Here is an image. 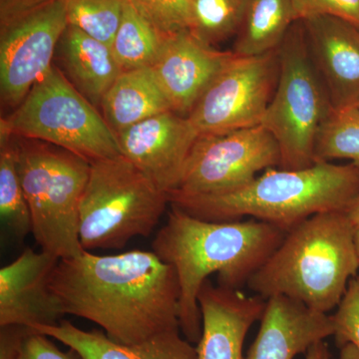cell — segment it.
<instances>
[{
	"label": "cell",
	"instance_id": "cell-33",
	"mask_svg": "<svg viewBox=\"0 0 359 359\" xmlns=\"http://www.w3.org/2000/svg\"><path fill=\"white\" fill-rule=\"evenodd\" d=\"M347 218L351 219V223L355 228H359V195L356 196L351 204L347 205L346 209L344 210Z\"/></svg>",
	"mask_w": 359,
	"mask_h": 359
},
{
	"label": "cell",
	"instance_id": "cell-12",
	"mask_svg": "<svg viewBox=\"0 0 359 359\" xmlns=\"http://www.w3.org/2000/svg\"><path fill=\"white\" fill-rule=\"evenodd\" d=\"M116 138L120 154L170 195L178 187L199 135L188 117L167 111L120 132Z\"/></svg>",
	"mask_w": 359,
	"mask_h": 359
},
{
	"label": "cell",
	"instance_id": "cell-30",
	"mask_svg": "<svg viewBox=\"0 0 359 359\" xmlns=\"http://www.w3.org/2000/svg\"><path fill=\"white\" fill-rule=\"evenodd\" d=\"M50 339L32 328L23 340L18 359H82L73 349L61 351Z\"/></svg>",
	"mask_w": 359,
	"mask_h": 359
},
{
	"label": "cell",
	"instance_id": "cell-20",
	"mask_svg": "<svg viewBox=\"0 0 359 359\" xmlns=\"http://www.w3.org/2000/svg\"><path fill=\"white\" fill-rule=\"evenodd\" d=\"M115 135L148 118L172 111L151 68L123 71L100 105Z\"/></svg>",
	"mask_w": 359,
	"mask_h": 359
},
{
	"label": "cell",
	"instance_id": "cell-7",
	"mask_svg": "<svg viewBox=\"0 0 359 359\" xmlns=\"http://www.w3.org/2000/svg\"><path fill=\"white\" fill-rule=\"evenodd\" d=\"M276 51L278 83L259 125L280 147V168L304 169L316 162V138L332 107L311 62L302 21L292 25Z\"/></svg>",
	"mask_w": 359,
	"mask_h": 359
},
{
	"label": "cell",
	"instance_id": "cell-28",
	"mask_svg": "<svg viewBox=\"0 0 359 359\" xmlns=\"http://www.w3.org/2000/svg\"><path fill=\"white\" fill-rule=\"evenodd\" d=\"M335 346L353 344L359 349V276L351 278L346 294L332 314Z\"/></svg>",
	"mask_w": 359,
	"mask_h": 359
},
{
	"label": "cell",
	"instance_id": "cell-19",
	"mask_svg": "<svg viewBox=\"0 0 359 359\" xmlns=\"http://www.w3.org/2000/svg\"><path fill=\"white\" fill-rule=\"evenodd\" d=\"M55 55L65 76L95 107L123 72L110 45L67 25Z\"/></svg>",
	"mask_w": 359,
	"mask_h": 359
},
{
	"label": "cell",
	"instance_id": "cell-36",
	"mask_svg": "<svg viewBox=\"0 0 359 359\" xmlns=\"http://www.w3.org/2000/svg\"><path fill=\"white\" fill-rule=\"evenodd\" d=\"M356 107H358L359 108V102L358 104H356Z\"/></svg>",
	"mask_w": 359,
	"mask_h": 359
},
{
	"label": "cell",
	"instance_id": "cell-21",
	"mask_svg": "<svg viewBox=\"0 0 359 359\" xmlns=\"http://www.w3.org/2000/svg\"><path fill=\"white\" fill-rule=\"evenodd\" d=\"M294 22L292 0H245L233 52L256 56L276 50Z\"/></svg>",
	"mask_w": 359,
	"mask_h": 359
},
{
	"label": "cell",
	"instance_id": "cell-15",
	"mask_svg": "<svg viewBox=\"0 0 359 359\" xmlns=\"http://www.w3.org/2000/svg\"><path fill=\"white\" fill-rule=\"evenodd\" d=\"M311 62L332 110L359 102V28L334 16L302 21Z\"/></svg>",
	"mask_w": 359,
	"mask_h": 359
},
{
	"label": "cell",
	"instance_id": "cell-29",
	"mask_svg": "<svg viewBox=\"0 0 359 359\" xmlns=\"http://www.w3.org/2000/svg\"><path fill=\"white\" fill-rule=\"evenodd\" d=\"M295 20L334 16L359 28V0H292Z\"/></svg>",
	"mask_w": 359,
	"mask_h": 359
},
{
	"label": "cell",
	"instance_id": "cell-6",
	"mask_svg": "<svg viewBox=\"0 0 359 359\" xmlns=\"http://www.w3.org/2000/svg\"><path fill=\"white\" fill-rule=\"evenodd\" d=\"M169 204V195L124 156L94 161L80 203L82 248L121 249L148 237Z\"/></svg>",
	"mask_w": 359,
	"mask_h": 359
},
{
	"label": "cell",
	"instance_id": "cell-1",
	"mask_svg": "<svg viewBox=\"0 0 359 359\" xmlns=\"http://www.w3.org/2000/svg\"><path fill=\"white\" fill-rule=\"evenodd\" d=\"M63 311L92 321L113 341L135 344L180 330L176 271L154 252L59 259L49 280Z\"/></svg>",
	"mask_w": 359,
	"mask_h": 359
},
{
	"label": "cell",
	"instance_id": "cell-8",
	"mask_svg": "<svg viewBox=\"0 0 359 359\" xmlns=\"http://www.w3.org/2000/svg\"><path fill=\"white\" fill-rule=\"evenodd\" d=\"M0 129L57 146L90 163L121 155L116 135L103 116L55 65L13 114L2 118Z\"/></svg>",
	"mask_w": 359,
	"mask_h": 359
},
{
	"label": "cell",
	"instance_id": "cell-10",
	"mask_svg": "<svg viewBox=\"0 0 359 359\" xmlns=\"http://www.w3.org/2000/svg\"><path fill=\"white\" fill-rule=\"evenodd\" d=\"M278 51L256 56L231 54L188 116L203 135L261 124L278 83Z\"/></svg>",
	"mask_w": 359,
	"mask_h": 359
},
{
	"label": "cell",
	"instance_id": "cell-11",
	"mask_svg": "<svg viewBox=\"0 0 359 359\" xmlns=\"http://www.w3.org/2000/svg\"><path fill=\"white\" fill-rule=\"evenodd\" d=\"M67 25L65 0H51L0 25V93L4 105L18 107L50 71Z\"/></svg>",
	"mask_w": 359,
	"mask_h": 359
},
{
	"label": "cell",
	"instance_id": "cell-24",
	"mask_svg": "<svg viewBox=\"0 0 359 359\" xmlns=\"http://www.w3.org/2000/svg\"><path fill=\"white\" fill-rule=\"evenodd\" d=\"M316 162L351 160L359 165V108L332 110L321 125L314 149Z\"/></svg>",
	"mask_w": 359,
	"mask_h": 359
},
{
	"label": "cell",
	"instance_id": "cell-18",
	"mask_svg": "<svg viewBox=\"0 0 359 359\" xmlns=\"http://www.w3.org/2000/svg\"><path fill=\"white\" fill-rule=\"evenodd\" d=\"M76 351L82 359H197V347L181 330L155 335L135 344L113 341L103 330H80L68 320L33 328Z\"/></svg>",
	"mask_w": 359,
	"mask_h": 359
},
{
	"label": "cell",
	"instance_id": "cell-3",
	"mask_svg": "<svg viewBox=\"0 0 359 359\" xmlns=\"http://www.w3.org/2000/svg\"><path fill=\"white\" fill-rule=\"evenodd\" d=\"M359 195V165L318 162L304 169L269 168L230 192L170 198V205L209 222L244 217L289 231L316 214L344 211Z\"/></svg>",
	"mask_w": 359,
	"mask_h": 359
},
{
	"label": "cell",
	"instance_id": "cell-35",
	"mask_svg": "<svg viewBox=\"0 0 359 359\" xmlns=\"http://www.w3.org/2000/svg\"><path fill=\"white\" fill-rule=\"evenodd\" d=\"M355 245H356V250H358V261H359V228H356Z\"/></svg>",
	"mask_w": 359,
	"mask_h": 359
},
{
	"label": "cell",
	"instance_id": "cell-14",
	"mask_svg": "<svg viewBox=\"0 0 359 359\" xmlns=\"http://www.w3.org/2000/svg\"><path fill=\"white\" fill-rule=\"evenodd\" d=\"M231 54L203 43L185 30L166 36L150 68L172 111L188 117Z\"/></svg>",
	"mask_w": 359,
	"mask_h": 359
},
{
	"label": "cell",
	"instance_id": "cell-22",
	"mask_svg": "<svg viewBox=\"0 0 359 359\" xmlns=\"http://www.w3.org/2000/svg\"><path fill=\"white\" fill-rule=\"evenodd\" d=\"M165 39L166 35L145 18L131 0H125L121 23L111 44L122 71L150 68L159 55Z\"/></svg>",
	"mask_w": 359,
	"mask_h": 359
},
{
	"label": "cell",
	"instance_id": "cell-27",
	"mask_svg": "<svg viewBox=\"0 0 359 359\" xmlns=\"http://www.w3.org/2000/svg\"><path fill=\"white\" fill-rule=\"evenodd\" d=\"M134 6L162 34L190 30L191 0H131Z\"/></svg>",
	"mask_w": 359,
	"mask_h": 359
},
{
	"label": "cell",
	"instance_id": "cell-34",
	"mask_svg": "<svg viewBox=\"0 0 359 359\" xmlns=\"http://www.w3.org/2000/svg\"><path fill=\"white\" fill-rule=\"evenodd\" d=\"M339 359H359V349L353 344H346L340 348Z\"/></svg>",
	"mask_w": 359,
	"mask_h": 359
},
{
	"label": "cell",
	"instance_id": "cell-25",
	"mask_svg": "<svg viewBox=\"0 0 359 359\" xmlns=\"http://www.w3.org/2000/svg\"><path fill=\"white\" fill-rule=\"evenodd\" d=\"M245 0H191L190 32L203 43L214 47L237 34Z\"/></svg>",
	"mask_w": 359,
	"mask_h": 359
},
{
	"label": "cell",
	"instance_id": "cell-23",
	"mask_svg": "<svg viewBox=\"0 0 359 359\" xmlns=\"http://www.w3.org/2000/svg\"><path fill=\"white\" fill-rule=\"evenodd\" d=\"M14 137L0 130V214L20 238L32 233V216L21 184Z\"/></svg>",
	"mask_w": 359,
	"mask_h": 359
},
{
	"label": "cell",
	"instance_id": "cell-31",
	"mask_svg": "<svg viewBox=\"0 0 359 359\" xmlns=\"http://www.w3.org/2000/svg\"><path fill=\"white\" fill-rule=\"evenodd\" d=\"M32 330L22 325L0 327V359H18L23 340Z\"/></svg>",
	"mask_w": 359,
	"mask_h": 359
},
{
	"label": "cell",
	"instance_id": "cell-2",
	"mask_svg": "<svg viewBox=\"0 0 359 359\" xmlns=\"http://www.w3.org/2000/svg\"><path fill=\"white\" fill-rule=\"evenodd\" d=\"M285 235L287 231L259 219L209 222L172 205L152 248L176 271L180 330L186 339L197 344L202 337L198 297L209 276L217 273L221 287L240 290L280 247Z\"/></svg>",
	"mask_w": 359,
	"mask_h": 359
},
{
	"label": "cell",
	"instance_id": "cell-16",
	"mask_svg": "<svg viewBox=\"0 0 359 359\" xmlns=\"http://www.w3.org/2000/svg\"><path fill=\"white\" fill-rule=\"evenodd\" d=\"M202 313V337L197 359H245L243 349L250 328L261 320L266 299L240 290L215 287L209 280L198 297Z\"/></svg>",
	"mask_w": 359,
	"mask_h": 359
},
{
	"label": "cell",
	"instance_id": "cell-17",
	"mask_svg": "<svg viewBox=\"0 0 359 359\" xmlns=\"http://www.w3.org/2000/svg\"><path fill=\"white\" fill-rule=\"evenodd\" d=\"M334 334L332 314L275 295L266 299L256 339L245 359H294Z\"/></svg>",
	"mask_w": 359,
	"mask_h": 359
},
{
	"label": "cell",
	"instance_id": "cell-9",
	"mask_svg": "<svg viewBox=\"0 0 359 359\" xmlns=\"http://www.w3.org/2000/svg\"><path fill=\"white\" fill-rule=\"evenodd\" d=\"M280 166V150L261 125L203 135L194 144L172 197L230 192L269 168Z\"/></svg>",
	"mask_w": 359,
	"mask_h": 359
},
{
	"label": "cell",
	"instance_id": "cell-13",
	"mask_svg": "<svg viewBox=\"0 0 359 359\" xmlns=\"http://www.w3.org/2000/svg\"><path fill=\"white\" fill-rule=\"evenodd\" d=\"M58 257L26 249L0 269V327L56 325L65 316L49 287Z\"/></svg>",
	"mask_w": 359,
	"mask_h": 359
},
{
	"label": "cell",
	"instance_id": "cell-5",
	"mask_svg": "<svg viewBox=\"0 0 359 359\" xmlns=\"http://www.w3.org/2000/svg\"><path fill=\"white\" fill-rule=\"evenodd\" d=\"M15 143L33 237L41 250L59 259L79 256L85 250L79 238V209L89 161L45 142L21 138Z\"/></svg>",
	"mask_w": 359,
	"mask_h": 359
},
{
	"label": "cell",
	"instance_id": "cell-32",
	"mask_svg": "<svg viewBox=\"0 0 359 359\" xmlns=\"http://www.w3.org/2000/svg\"><path fill=\"white\" fill-rule=\"evenodd\" d=\"M306 359H332L327 342L323 340L309 347Z\"/></svg>",
	"mask_w": 359,
	"mask_h": 359
},
{
	"label": "cell",
	"instance_id": "cell-4",
	"mask_svg": "<svg viewBox=\"0 0 359 359\" xmlns=\"http://www.w3.org/2000/svg\"><path fill=\"white\" fill-rule=\"evenodd\" d=\"M356 228L344 211L320 212L287 231L247 285L264 299L283 295L323 313L337 309L358 276Z\"/></svg>",
	"mask_w": 359,
	"mask_h": 359
},
{
	"label": "cell",
	"instance_id": "cell-26",
	"mask_svg": "<svg viewBox=\"0 0 359 359\" xmlns=\"http://www.w3.org/2000/svg\"><path fill=\"white\" fill-rule=\"evenodd\" d=\"M68 25L112 44L121 23L125 0H65Z\"/></svg>",
	"mask_w": 359,
	"mask_h": 359
}]
</instances>
